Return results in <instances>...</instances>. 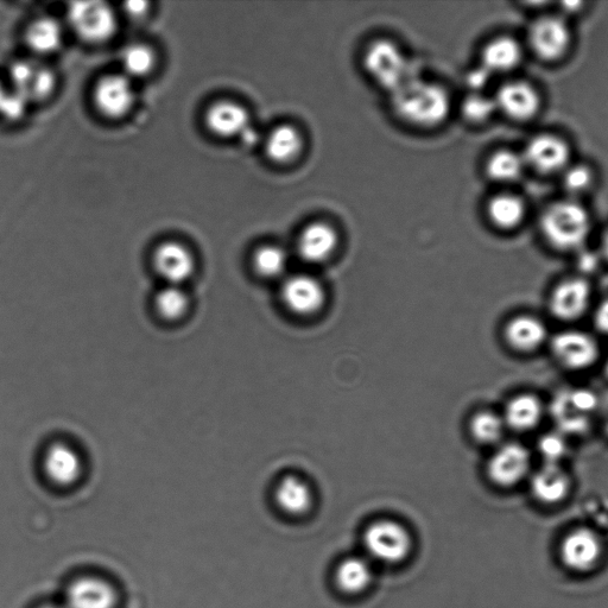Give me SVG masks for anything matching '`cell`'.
<instances>
[{
    "instance_id": "20",
    "label": "cell",
    "mask_w": 608,
    "mask_h": 608,
    "mask_svg": "<svg viewBox=\"0 0 608 608\" xmlns=\"http://www.w3.org/2000/svg\"><path fill=\"white\" fill-rule=\"evenodd\" d=\"M504 339L511 350L517 353H535L546 344L548 329L536 316L518 315L506 323Z\"/></svg>"
},
{
    "instance_id": "24",
    "label": "cell",
    "mask_w": 608,
    "mask_h": 608,
    "mask_svg": "<svg viewBox=\"0 0 608 608\" xmlns=\"http://www.w3.org/2000/svg\"><path fill=\"white\" fill-rule=\"evenodd\" d=\"M481 66L492 75L515 71L523 60L521 44L511 36H499L486 44Z\"/></svg>"
},
{
    "instance_id": "6",
    "label": "cell",
    "mask_w": 608,
    "mask_h": 608,
    "mask_svg": "<svg viewBox=\"0 0 608 608\" xmlns=\"http://www.w3.org/2000/svg\"><path fill=\"white\" fill-rule=\"evenodd\" d=\"M528 40L538 59L556 62L566 56L572 46V30L567 18L561 15L543 16L531 24Z\"/></svg>"
},
{
    "instance_id": "32",
    "label": "cell",
    "mask_w": 608,
    "mask_h": 608,
    "mask_svg": "<svg viewBox=\"0 0 608 608\" xmlns=\"http://www.w3.org/2000/svg\"><path fill=\"white\" fill-rule=\"evenodd\" d=\"M506 429L503 416L491 410H481L472 417L471 435L480 445H497L503 439Z\"/></svg>"
},
{
    "instance_id": "34",
    "label": "cell",
    "mask_w": 608,
    "mask_h": 608,
    "mask_svg": "<svg viewBox=\"0 0 608 608\" xmlns=\"http://www.w3.org/2000/svg\"><path fill=\"white\" fill-rule=\"evenodd\" d=\"M252 264L259 276L277 278L287 270L288 255L281 246L264 245L256 250Z\"/></svg>"
},
{
    "instance_id": "21",
    "label": "cell",
    "mask_w": 608,
    "mask_h": 608,
    "mask_svg": "<svg viewBox=\"0 0 608 608\" xmlns=\"http://www.w3.org/2000/svg\"><path fill=\"white\" fill-rule=\"evenodd\" d=\"M43 467L48 478L60 486L74 485L84 470L80 454L66 443H55L47 449Z\"/></svg>"
},
{
    "instance_id": "27",
    "label": "cell",
    "mask_w": 608,
    "mask_h": 608,
    "mask_svg": "<svg viewBox=\"0 0 608 608\" xmlns=\"http://www.w3.org/2000/svg\"><path fill=\"white\" fill-rule=\"evenodd\" d=\"M302 133L293 125H278L265 141V154L272 162L287 164L302 154Z\"/></svg>"
},
{
    "instance_id": "22",
    "label": "cell",
    "mask_w": 608,
    "mask_h": 608,
    "mask_svg": "<svg viewBox=\"0 0 608 608\" xmlns=\"http://www.w3.org/2000/svg\"><path fill=\"white\" fill-rule=\"evenodd\" d=\"M532 496L543 505H559L572 490L569 474L559 464H546L531 478Z\"/></svg>"
},
{
    "instance_id": "17",
    "label": "cell",
    "mask_w": 608,
    "mask_h": 608,
    "mask_svg": "<svg viewBox=\"0 0 608 608\" xmlns=\"http://www.w3.org/2000/svg\"><path fill=\"white\" fill-rule=\"evenodd\" d=\"M154 266L167 284L183 287L194 275L195 258L185 245L168 242L155 251Z\"/></svg>"
},
{
    "instance_id": "10",
    "label": "cell",
    "mask_w": 608,
    "mask_h": 608,
    "mask_svg": "<svg viewBox=\"0 0 608 608\" xmlns=\"http://www.w3.org/2000/svg\"><path fill=\"white\" fill-rule=\"evenodd\" d=\"M551 353L557 363L569 371H584L597 363L598 342L585 332L565 331L556 334L550 342Z\"/></svg>"
},
{
    "instance_id": "9",
    "label": "cell",
    "mask_w": 608,
    "mask_h": 608,
    "mask_svg": "<svg viewBox=\"0 0 608 608\" xmlns=\"http://www.w3.org/2000/svg\"><path fill=\"white\" fill-rule=\"evenodd\" d=\"M531 455L521 443L500 446L487 462L486 472L491 483L502 489H512L528 477Z\"/></svg>"
},
{
    "instance_id": "37",
    "label": "cell",
    "mask_w": 608,
    "mask_h": 608,
    "mask_svg": "<svg viewBox=\"0 0 608 608\" xmlns=\"http://www.w3.org/2000/svg\"><path fill=\"white\" fill-rule=\"evenodd\" d=\"M497 110L494 98L486 97L483 93H472L462 104V113L474 124L485 123L493 117Z\"/></svg>"
},
{
    "instance_id": "18",
    "label": "cell",
    "mask_w": 608,
    "mask_h": 608,
    "mask_svg": "<svg viewBox=\"0 0 608 608\" xmlns=\"http://www.w3.org/2000/svg\"><path fill=\"white\" fill-rule=\"evenodd\" d=\"M338 232L326 223H313L301 232L297 240V252L304 262L321 264L328 261L337 251Z\"/></svg>"
},
{
    "instance_id": "38",
    "label": "cell",
    "mask_w": 608,
    "mask_h": 608,
    "mask_svg": "<svg viewBox=\"0 0 608 608\" xmlns=\"http://www.w3.org/2000/svg\"><path fill=\"white\" fill-rule=\"evenodd\" d=\"M538 449L542 454L546 464H559L568 451L565 437L559 433H550L542 436L538 442Z\"/></svg>"
},
{
    "instance_id": "28",
    "label": "cell",
    "mask_w": 608,
    "mask_h": 608,
    "mask_svg": "<svg viewBox=\"0 0 608 608\" xmlns=\"http://www.w3.org/2000/svg\"><path fill=\"white\" fill-rule=\"evenodd\" d=\"M275 500L287 515L303 516L312 508L313 492L306 481L295 475H289L277 485Z\"/></svg>"
},
{
    "instance_id": "29",
    "label": "cell",
    "mask_w": 608,
    "mask_h": 608,
    "mask_svg": "<svg viewBox=\"0 0 608 608\" xmlns=\"http://www.w3.org/2000/svg\"><path fill=\"white\" fill-rule=\"evenodd\" d=\"M373 572L371 563L364 557L352 556L341 561L335 572V584L342 593L356 595L371 585Z\"/></svg>"
},
{
    "instance_id": "8",
    "label": "cell",
    "mask_w": 608,
    "mask_h": 608,
    "mask_svg": "<svg viewBox=\"0 0 608 608\" xmlns=\"http://www.w3.org/2000/svg\"><path fill=\"white\" fill-rule=\"evenodd\" d=\"M527 167L544 175L562 174L572 163L566 139L554 133H540L530 139L522 152Z\"/></svg>"
},
{
    "instance_id": "39",
    "label": "cell",
    "mask_w": 608,
    "mask_h": 608,
    "mask_svg": "<svg viewBox=\"0 0 608 608\" xmlns=\"http://www.w3.org/2000/svg\"><path fill=\"white\" fill-rule=\"evenodd\" d=\"M492 76L486 68L480 66V68L474 69V71L468 74V86L472 88L473 93H481L487 84H489Z\"/></svg>"
},
{
    "instance_id": "45",
    "label": "cell",
    "mask_w": 608,
    "mask_h": 608,
    "mask_svg": "<svg viewBox=\"0 0 608 608\" xmlns=\"http://www.w3.org/2000/svg\"><path fill=\"white\" fill-rule=\"evenodd\" d=\"M40 608H66V607H65V605L48 604V605L41 606Z\"/></svg>"
},
{
    "instance_id": "3",
    "label": "cell",
    "mask_w": 608,
    "mask_h": 608,
    "mask_svg": "<svg viewBox=\"0 0 608 608\" xmlns=\"http://www.w3.org/2000/svg\"><path fill=\"white\" fill-rule=\"evenodd\" d=\"M363 63L371 78L391 93L415 79L407 57L391 41L372 42L365 50Z\"/></svg>"
},
{
    "instance_id": "30",
    "label": "cell",
    "mask_w": 608,
    "mask_h": 608,
    "mask_svg": "<svg viewBox=\"0 0 608 608\" xmlns=\"http://www.w3.org/2000/svg\"><path fill=\"white\" fill-rule=\"evenodd\" d=\"M527 169L523 154L511 149H500L489 157L486 162V175L493 182L513 183L522 179Z\"/></svg>"
},
{
    "instance_id": "31",
    "label": "cell",
    "mask_w": 608,
    "mask_h": 608,
    "mask_svg": "<svg viewBox=\"0 0 608 608\" xmlns=\"http://www.w3.org/2000/svg\"><path fill=\"white\" fill-rule=\"evenodd\" d=\"M29 47L38 54H53L63 42L61 25L53 18H40L30 25L27 31Z\"/></svg>"
},
{
    "instance_id": "15",
    "label": "cell",
    "mask_w": 608,
    "mask_h": 608,
    "mask_svg": "<svg viewBox=\"0 0 608 608\" xmlns=\"http://www.w3.org/2000/svg\"><path fill=\"white\" fill-rule=\"evenodd\" d=\"M94 103L109 118H122L135 104V91L126 75H109L94 90Z\"/></svg>"
},
{
    "instance_id": "41",
    "label": "cell",
    "mask_w": 608,
    "mask_h": 608,
    "mask_svg": "<svg viewBox=\"0 0 608 608\" xmlns=\"http://www.w3.org/2000/svg\"><path fill=\"white\" fill-rule=\"evenodd\" d=\"M125 11L133 17H142L147 14L150 4L147 2H130L126 3Z\"/></svg>"
},
{
    "instance_id": "26",
    "label": "cell",
    "mask_w": 608,
    "mask_h": 608,
    "mask_svg": "<svg viewBox=\"0 0 608 608\" xmlns=\"http://www.w3.org/2000/svg\"><path fill=\"white\" fill-rule=\"evenodd\" d=\"M486 213L494 227L512 231L523 224L527 205L519 195L500 193L487 202Z\"/></svg>"
},
{
    "instance_id": "44",
    "label": "cell",
    "mask_w": 608,
    "mask_h": 608,
    "mask_svg": "<svg viewBox=\"0 0 608 608\" xmlns=\"http://www.w3.org/2000/svg\"><path fill=\"white\" fill-rule=\"evenodd\" d=\"M601 252H603V256L608 262V228L604 233L603 240H601Z\"/></svg>"
},
{
    "instance_id": "36",
    "label": "cell",
    "mask_w": 608,
    "mask_h": 608,
    "mask_svg": "<svg viewBox=\"0 0 608 608\" xmlns=\"http://www.w3.org/2000/svg\"><path fill=\"white\" fill-rule=\"evenodd\" d=\"M123 68L128 78H143L155 68L154 52L143 44H131L122 54Z\"/></svg>"
},
{
    "instance_id": "33",
    "label": "cell",
    "mask_w": 608,
    "mask_h": 608,
    "mask_svg": "<svg viewBox=\"0 0 608 608\" xmlns=\"http://www.w3.org/2000/svg\"><path fill=\"white\" fill-rule=\"evenodd\" d=\"M157 313L167 321H177L188 313L189 296L180 285H169L158 291L155 300Z\"/></svg>"
},
{
    "instance_id": "43",
    "label": "cell",
    "mask_w": 608,
    "mask_h": 608,
    "mask_svg": "<svg viewBox=\"0 0 608 608\" xmlns=\"http://www.w3.org/2000/svg\"><path fill=\"white\" fill-rule=\"evenodd\" d=\"M599 414L605 433L608 435V394L603 401H600Z\"/></svg>"
},
{
    "instance_id": "19",
    "label": "cell",
    "mask_w": 608,
    "mask_h": 608,
    "mask_svg": "<svg viewBox=\"0 0 608 608\" xmlns=\"http://www.w3.org/2000/svg\"><path fill=\"white\" fill-rule=\"evenodd\" d=\"M11 79L16 92L30 100H42L49 97L55 88V75L46 66L35 62H17L11 68Z\"/></svg>"
},
{
    "instance_id": "2",
    "label": "cell",
    "mask_w": 608,
    "mask_h": 608,
    "mask_svg": "<svg viewBox=\"0 0 608 608\" xmlns=\"http://www.w3.org/2000/svg\"><path fill=\"white\" fill-rule=\"evenodd\" d=\"M540 227L543 237L554 249L576 252L584 249L592 231L591 215L579 200L563 199L544 209Z\"/></svg>"
},
{
    "instance_id": "35",
    "label": "cell",
    "mask_w": 608,
    "mask_h": 608,
    "mask_svg": "<svg viewBox=\"0 0 608 608\" xmlns=\"http://www.w3.org/2000/svg\"><path fill=\"white\" fill-rule=\"evenodd\" d=\"M562 175V186L568 198L579 200L581 196L591 192L595 185V171L586 163H570Z\"/></svg>"
},
{
    "instance_id": "42",
    "label": "cell",
    "mask_w": 608,
    "mask_h": 608,
    "mask_svg": "<svg viewBox=\"0 0 608 608\" xmlns=\"http://www.w3.org/2000/svg\"><path fill=\"white\" fill-rule=\"evenodd\" d=\"M239 138L242 139V141L245 145H247V147H255V145L258 144L261 135H259L257 129L253 128V126L250 125L249 128H247L242 133V135H240Z\"/></svg>"
},
{
    "instance_id": "11",
    "label": "cell",
    "mask_w": 608,
    "mask_h": 608,
    "mask_svg": "<svg viewBox=\"0 0 608 608\" xmlns=\"http://www.w3.org/2000/svg\"><path fill=\"white\" fill-rule=\"evenodd\" d=\"M603 542L597 532L588 528H578L570 531L563 538L560 556L569 570L575 573H589L603 557Z\"/></svg>"
},
{
    "instance_id": "40",
    "label": "cell",
    "mask_w": 608,
    "mask_h": 608,
    "mask_svg": "<svg viewBox=\"0 0 608 608\" xmlns=\"http://www.w3.org/2000/svg\"><path fill=\"white\" fill-rule=\"evenodd\" d=\"M594 323L599 332L608 335V300L601 302L595 310Z\"/></svg>"
},
{
    "instance_id": "12",
    "label": "cell",
    "mask_w": 608,
    "mask_h": 608,
    "mask_svg": "<svg viewBox=\"0 0 608 608\" xmlns=\"http://www.w3.org/2000/svg\"><path fill=\"white\" fill-rule=\"evenodd\" d=\"M493 98L497 110L517 122H527L534 118L542 106L541 95L536 87L521 80L505 82Z\"/></svg>"
},
{
    "instance_id": "4",
    "label": "cell",
    "mask_w": 608,
    "mask_h": 608,
    "mask_svg": "<svg viewBox=\"0 0 608 608\" xmlns=\"http://www.w3.org/2000/svg\"><path fill=\"white\" fill-rule=\"evenodd\" d=\"M364 546L367 554L386 565L403 562L413 548L410 532L401 523L380 519L366 529Z\"/></svg>"
},
{
    "instance_id": "16",
    "label": "cell",
    "mask_w": 608,
    "mask_h": 608,
    "mask_svg": "<svg viewBox=\"0 0 608 608\" xmlns=\"http://www.w3.org/2000/svg\"><path fill=\"white\" fill-rule=\"evenodd\" d=\"M117 603L116 588L97 576L75 580L66 592V608H116Z\"/></svg>"
},
{
    "instance_id": "13",
    "label": "cell",
    "mask_w": 608,
    "mask_h": 608,
    "mask_svg": "<svg viewBox=\"0 0 608 608\" xmlns=\"http://www.w3.org/2000/svg\"><path fill=\"white\" fill-rule=\"evenodd\" d=\"M591 299V285L584 278H569L556 285L550 295L549 309L556 319L575 321L586 314Z\"/></svg>"
},
{
    "instance_id": "23",
    "label": "cell",
    "mask_w": 608,
    "mask_h": 608,
    "mask_svg": "<svg viewBox=\"0 0 608 608\" xmlns=\"http://www.w3.org/2000/svg\"><path fill=\"white\" fill-rule=\"evenodd\" d=\"M208 129L219 137H240L249 128L250 116L242 105L233 101H219L206 114Z\"/></svg>"
},
{
    "instance_id": "25",
    "label": "cell",
    "mask_w": 608,
    "mask_h": 608,
    "mask_svg": "<svg viewBox=\"0 0 608 608\" xmlns=\"http://www.w3.org/2000/svg\"><path fill=\"white\" fill-rule=\"evenodd\" d=\"M543 404L535 395L522 394L510 399L504 411L506 428L525 433L534 430L541 423Z\"/></svg>"
},
{
    "instance_id": "5",
    "label": "cell",
    "mask_w": 608,
    "mask_h": 608,
    "mask_svg": "<svg viewBox=\"0 0 608 608\" xmlns=\"http://www.w3.org/2000/svg\"><path fill=\"white\" fill-rule=\"evenodd\" d=\"M68 21L75 34L88 43H104L116 34L118 22L109 4L75 2L69 5Z\"/></svg>"
},
{
    "instance_id": "14",
    "label": "cell",
    "mask_w": 608,
    "mask_h": 608,
    "mask_svg": "<svg viewBox=\"0 0 608 608\" xmlns=\"http://www.w3.org/2000/svg\"><path fill=\"white\" fill-rule=\"evenodd\" d=\"M282 301L291 313L312 316L325 304L326 293L322 284L309 275H294L283 283Z\"/></svg>"
},
{
    "instance_id": "7",
    "label": "cell",
    "mask_w": 608,
    "mask_h": 608,
    "mask_svg": "<svg viewBox=\"0 0 608 608\" xmlns=\"http://www.w3.org/2000/svg\"><path fill=\"white\" fill-rule=\"evenodd\" d=\"M600 408V401L588 389L561 392L555 398L553 413L557 427L567 433H581L589 427Z\"/></svg>"
},
{
    "instance_id": "1",
    "label": "cell",
    "mask_w": 608,
    "mask_h": 608,
    "mask_svg": "<svg viewBox=\"0 0 608 608\" xmlns=\"http://www.w3.org/2000/svg\"><path fill=\"white\" fill-rule=\"evenodd\" d=\"M392 107L405 123L433 128L447 119L451 98L442 86L415 78L392 92Z\"/></svg>"
}]
</instances>
